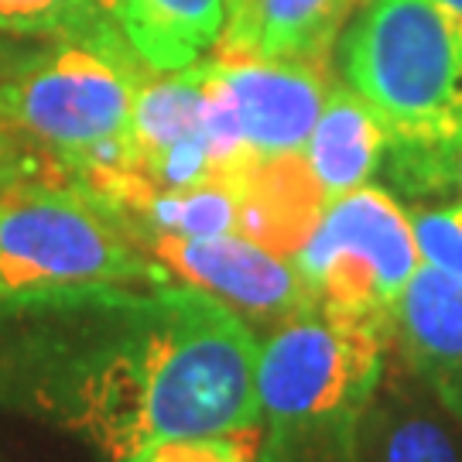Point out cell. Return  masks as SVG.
<instances>
[{"instance_id":"obj_1","label":"cell","mask_w":462,"mask_h":462,"mask_svg":"<svg viewBox=\"0 0 462 462\" xmlns=\"http://www.w3.org/2000/svg\"><path fill=\"white\" fill-rule=\"evenodd\" d=\"M97 315L103 336L79 360L72 418L110 462L165 439L261 429V336L219 298L168 281Z\"/></svg>"},{"instance_id":"obj_2","label":"cell","mask_w":462,"mask_h":462,"mask_svg":"<svg viewBox=\"0 0 462 462\" xmlns=\"http://www.w3.org/2000/svg\"><path fill=\"white\" fill-rule=\"evenodd\" d=\"M148 69L127 38H59L0 83V124L32 175L99 196L131 175V116Z\"/></svg>"},{"instance_id":"obj_3","label":"cell","mask_w":462,"mask_h":462,"mask_svg":"<svg viewBox=\"0 0 462 462\" xmlns=\"http://www.w3.org/2000/svg\"><path fill=\"white\" fill-rule=\"evenodd\" d=\"M103 202L24 175L0 189V312H83L168 284Z\"/></svg>"},{"instance_id":"obj_4","label":"cell","mask_w":462,"mask_h":462,"mask_svg":"<svg viewBox=\"0 0 462 462\" xmlns=\"http://www.w3.org/2000/svg\"><path fill=\"white\" fill-rule=\"evenodd\" d=\"M391 332L312 305L261 339L257 462H353L356 429L387 374Z\"/></svg>"},{"instance_id":"obj_5","label":"cell","mask_w":462,"mask_h":462,"mask_svg":"<svg viewBox=\"0 0 462 462\" xmlns=\"http://www.w3.org/2000/svg\"><path fill=\"white\" fill-rule=\"evenodd\" d=\"M343 79L391 141L462 134V21L435 0H370L339 34Z\"/></svg>"},{"instance_id":"obj_6","label":"cell","mask_w":462,"mask_h":462,"mask_svg":"<svg viewBox=\"0 0 462 462\" xmlns=\"http://www.w3.org/2000/svg\"><path fill=\"white\" fill-rule=\"evenodd\" d=\"M418 264L408 209L370 182L332 199L295 254L315 305L374 322L391 339L397 301Z\"/></svg>"},{"instance_id":"obj_7","label":"cell","mask_w":462,"mask_h":462,"mask_svg":"<svg viewBox=\"0 0 462 462\" xmlns=\"http://www.w3.org/2000/svg\"><path fill=\"white\" fill-rule=\"evenodd\" d=\"M137 240L162 264L168 278L219 298L254 332L257 326L271 332L274 326L315 305L298 274L295 257H281L240 233H219V236L148 233Z\"/></svg>"},{"instance_id":"obj_8","label":"cell","mask_w":462,"mask_h":462,"mask_svg":"<svg viewBox=\"0 0 462 462\" xmlns=\"http://www.w3.org/2000/svg\"><path fill=\"white\" fill-rule=\"evenodd\" d=\"M226 89L250 158L301 154L322 114L332 86L326 66L315 62H267V59H213Z\"/></svg>"},{"instance_id":"obj_9","label":"cell","mask_w":462,"mask_h":462,"mask_svg":"<svg viewBox=\"0 0 462 462\" xmlns=\"http://www.w3.org/2000/svg\"><path fill=\"white\" fill-rule=\"evenodd\" d=\"M394 339L411 377L462 421V284L418 264L397 301Z\"/></svg>"},{"instance_id":"obj_10","label":"cell","mask_w":462,"mask_h":462,"mask_svg":"<svg viewBox=\"0 0 462 462\" xmlns=\"http://www.w3.org/2000/svg\"><path fill=\"white\" fill-rule=\"evenodd\" d=\"M349 17L346 0H226L219 59L326 66Z\"/></svg>"},{"instance_id":"obj_11","label":"cell","mask_w":462,"mask_h":462,"mask_svg":"<svg viewBox=\"0 0 462 462\" xmlns=\"http://www.w3.org/2000/svg\"><path fill=\"white\" fill-rule=\"evenodd\" d=\"M353 462H462V421L421 380L383 374L356 429Z\"/></svg>"},{"instance_id":"obj_12","label":"cell","mask_w":462,"mask_h":462,"mask_svg":"<svg viewBox=\"0 0 462 462\" xmlns=\"http://www.w3.org/2000/svg\"><path fill=\"white\" fill-rule=\"evenodd\" d=\"M329 202L301 154L254 162L240 179L236 233L281 257H295Z\"/></svg>"},{"instance_id":"obj_13","label":"cell","mask_w":462,"mask_h":462,"mask_svg":"<svg viewBox=\"0 0 462 462\" xmlns=\"http://www.w3.org/2000/svg\"><path fill=\"white\" fill-rule=\"evenodd\" d=\"M387 127L346 83L332 86L322 114L305 141V165L319 182L326 202L346 196L374 179L387 154Z\"/></svg>"},{"instance_id":"obj_14","label":"cell","mask_w":462,"mask_h":462,"mask_svg":"<svg viewBox=\"0 0 462 462\" xmlns=\"http://www.w3.org/2000/svg\"><path fill=\"white\" fill-rule=\"evenodd\" d=\"M226 0H124L120 32L137 62L151 72H179L216 49Z\"/></svg>"},{"instance_id":"obj_15","label":"cell","mask_w":462,"mask_h":462,"mask_svg":"<svg viewBox=\"0 0 462 462\" xmlns=\"http://www.w3.org/2000/svg\"><path fill=\"white\" fill-rule=\"evenodd\" d=\"M120 28L93 0H0V34L17 38H103ZM124 34V32H120Z\"/></svg>"},{"instance_id":"obj_16","label":"cell","mask_w":462,"mask_h":462,"mask_svg":"<svg viewBox=\"0 0 462 462\" xmlns=\"http://www.w3.org/2000/svg\"><path fill=\"white\" fill-rule=\"evenodd\" d=\"M411 233L418 261L462 284V202L414 209Z\"/></svg>"},{"instance_id":"obj_17","label":"cell","mask_w":462,"mask_h":462,"mask_svg":"<svg viewBox=\"0 0 462 462\" xmlns=\"http://www.w3.org/2000/svg\"><path fill=\"white\" fill-rule=\"evenodd\" d=\"M261 429L223 431V435H185L154 442L127 462H257Z\"/></svg>"},{"instance_id":"obj_18","label":"cell","mask_w":462,"mask_h":462,"mask_svg":"<svg viewBox=\"0 0 462 462\" xmlns=\"http://www.w3.org/2000/svg\"><path fill=\"white\" fill-rule=\"evenodd\" d=\"M24 175H32V162L21 151V144L7 134V127L0 124V189H7V185L24 179Z\"/></svg>"},{"instance_id":"obj_19","label":"cell","mask_w":462,"mask_h":462,"mask_svg":"<svg viewBox=\"0 0 462 462\" xmlns=\"http://www.w3.org/2000/svg\"><path fill=\"white\" fill-rule=\"evenodd\" d=\"M93 4H97V11L103 21H110V24L120 28V4H124V0H93Z\"/></svg>"},{"instance_id":"obj_20","label":"cell","mask_w":462,"mask_h":462,"mask_svg":"<svg viewBox=\"0 0 462 462\" xmlns=\"http://www.w3.org/2000/svg\"><path fill=\"white\" fill-rule=\"evenodd\" d=\"M452 182L462 189V134L456 137V144H452Z\"/></svg>"},{"instance_id":"obj_21","label":"cell","mask_w":462,"mask_h":462,"mask_svg":"<svg viewBox=\"0 0 462 462\" xmlns=\"http://www.w3.org/2000/svg\"><path fill=\"white\" fill-rule=\"evenodd\" d=\"M442 11H448V14L456 17V21H462V0H435Z\"/></svg>"},{"instance_id":"obj_22","label":"cell","mask_w":462,"mask_h":462,"mask_svg":"<svg viewBox=\"0 0 462 462\" xmlns=\"http://www.w3.org/2000/svg\"><path fill=\"white\" fill-rule=\"evenodd\" d=\"M366 4H370V0H346L349 14H353V11H360V7H366Z\"/></svg>"}]
</instances>
